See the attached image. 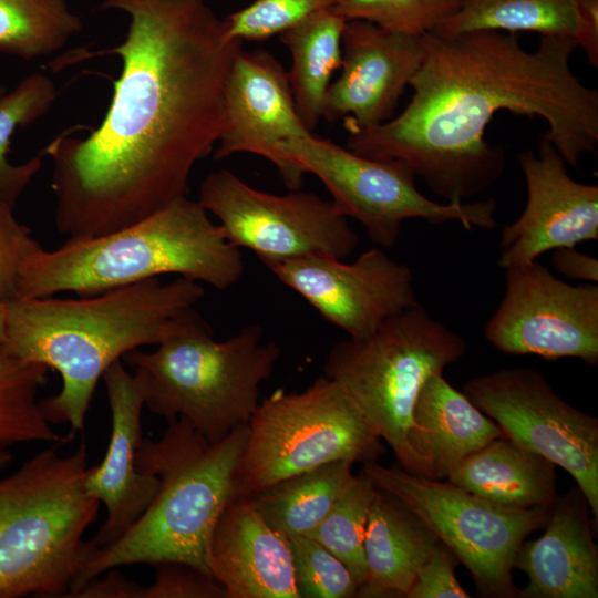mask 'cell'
Masks as SVG:
<instances>
[{
  "instance_id": "cell-1",
  "label": "cell",
  "mask_w": 598,
  "mask_h": 598,
  "mask_svg": "<svg viewBox=\"0 0 598 598\" xmlns=\"http://www.w3.org/2000/svg\"><path fill=\"white\" fill-rule=\"evenodd\" d=\"M101 9L130 18L121 44L87 53L122 60L110 107L87 137L65 131L43 150L55 227L68 238L111 234L187 196L195 164L224 131L225 83L243 44L205 0H104Z\"/></svg>"
},
{
  "instance_id": "cell-2",
  "label": "cell",
  "mask_w": 598,
  "mask_h": 598,
  "mask_svg": "<svg viewBox=\"0 0 598 598\" xmlns=\"http://www.w3.org/2000/svg\"><path fill=\"white\" fill-rule=\"evenodd\" d=\"M421 38L424 58L409 104L382 124L348 130L353 153L399 161L447 203H463L505 171L504 147L484 140L499 111L542 117L543 136L574 168L597 152L598 91L570 69L574 40L542 35L530 52L516 33L496 30Z\"/></svg>"
},
{
  "instance_id": "cell-3",
  "label": "cell",
  "mask_w": 598,
  "mask_h": 598,
  "mask_svg": "<svg viewBox=\"0 0 598 598\" xmlns=\"http://www.w3.org/2000/svg\"><path fill=\"white\" fill-rule=\"evenodd\" d=\"M205 295L200 282L158 277L80 299L14 298L6 303L2 352L58 371L62 388L39 401L51 425L74 439L85 426L97 382L127 352L173 336Z\"/></svg>"
},
{
  "instance_id": "cell-4",
  "label": "cell",
  "mask_w": 598,
  "mask_h": 598,
  "mask_svg": "<svg viewBox=\"0 0 598 598\" xmlns=\"http://www.w3.org/2000/svg\"><path fill=\"white\" fill-rule=\"evenodd\" d=\"M247 437L244 424L210 442L183 417L168 421L157 440L143 437L137 467L159 478L158 491L120 538L96 549L66 598L91 579L125 565L177 561L210 575L208 553L216 523L243 496L240 465Z\"/></svg>"
},
{
  "instance_id": "cell-5",
  "label": "cell",
  "mask_w": 598,
  "mask_h": 598,
  "mask_svg": "<svg viewBox=\"0 0 598 598\" xmlns=\"http://www.w3.org/2000/svg\"><path fill=\"white\" fill-rule=\"evenodd\" d=\"M244 268L240 249L221 226L197 200L183 196L120 230L68 238L54 250L30 254L20 266L17 297L66 291L89 297L168 274L226 290Z\"/></svg>"
},
{
  "instance_id": "cell-6",
  "label": "cell",
  "mask_w": 598,
  "mask_h": 598,
  "mask_svg": "<svg viewBox=\"0 0 598 598\" xmlns=\"http://www.w3.org/2000/svg\"><path fill=\"white\" fill-rule=\"evenodd\" d=\"M56 446L0 478V598H66L96 551L84 539L100 509L86 442L66 456Z\"/></svg>"
},
{
  "instance_id": "cell-7",
  "label": "cell",
  "mask_w": 598,
  "mask_h": 598,
  "mask_svg": "<svg viewBox=\"0 0 598 598\" xmlns=\"http://www.w3.org/2000/svg\"><path fill=\"white\" fill-rule=\"evenodd\" d=\"M280 357L258 324L216 341L195 310L151 352L134 349L123 360L133 369L145 406L167 422L185 419L210 442L248 424L261 401L260 385Z\"/></svg>"
},
{
  "instance_id": "cell-8",
  "label": "cell",
  "mask_w": 598,
  "mask_h": 598,
  "mask_svg": "<svg viewBox=\"0 0 598 598\" xmlns=\"http://www.w3.org/2000/svg\"><path fill=\"white\" fill-rule=\"evenodd\" d=\"M466 341L420 303L386 320L365 339L336 342L324 377L337 381L402 468L424 476L412 445L413 410L426 380L457 362Z\"/></svg>"
},
{
  "instance_id": "cell-9",
  "label": "cell",
  "mask_w": 598,
  "mask_h": 598,
  "mask_svg": "<svg viewBox=\"0 0 598 598\" xmlns=\"http://www.w3.org/2000/svg\"><path fill=\"white\" fill-rule=\"evenodd\" d=\"M385 451L342 386L320 377L303 391L261 399L248 422L240 491L250 496L323 464L378 461Z\"/></svg>"
},
{
  "instance_id": "cell-10",
  "label": "cell",
  "mask_w": 598,
  "mask_h": 598,
  "mask_svg": "<svg viewBox=\"0 0 598 598\" xmlns=\"http://www.w3.org/2000/svg\"><path fill=\"white\" fill-rule=\"evenodd\" d=\"M361 473L400 499L471 573L481 596L517 597L512 571L526 537L544 528L549 509L504 507L448 480H434L378 461Z\"/></svg>"
},
{
  "instance_id": "cell-11",
  "label": "cell",
  "mask_w": 598,
  "mask_h": 598,
  "mask_svg": "<svg viewBox=\"0 0 598 598\" xmlns=\"http://www.w3.org/2000/svg\"><path fill=\"white\" fill-rule=\"evenodd\" d=\"M286 156L305 173L316 175L347 218L359 221L377 246L391 248L403 221L421 218L432 224L456 221L463 228L497 226L494 198L437 203L415 186V175L399 161L372 159L313 134L286 141Z\"/></svg>"
},
{
  "instance_id": "cell-12",
  "label": "cell",
  "mask_w": 598,
  "mask_h": 598,
  "mask_svg": "<svg viewBox=\"0 0 598 598\" xmlns=\"http://www.w3.org/2000/svg\"><path fill=\"white\" fill-rule=\"evenodd\" d=\"M197 202L219 220L230 244L251 250L265 266L305 256L343 260L359 244L332 200L299 189L269 194L228 169L205 177Z\"/></svg>"
},
{
  "instance_id": "cell-13",
  "label": "cell",
  "mask_w": 598,
  "mask_h": 598,
  "mask_svg": "<svg viewBox=\"0 0 598 598\" xmlns=\"http://www.w3.org/2000/svg\"><path fill=\"white\" fill-rule=\"evenodd\" d=\"M463 393L504 436L568 472L598 520V420L560 398L529 368L501 369L468 380Z\"/></svg>"
},
{
  "instance_id": "cell-14",
  "label": "cell",
  "mask_w": 598,
  "mask_h": 598,
  "mask_svg": "<svg viewBox=\"0 0 598 598\" xmlns=\"http://www.w3.org/2000/svg\"><path fill=\"white\" fill-rule=\"evenodd\" d=\"M504 297L484 334L499 352L598 363V286L570 285L537 260L505 269Z\"/></svg>"
},
{
  "instance_id": "cell-15",
  "label": "cell",
  "mask_w": 598,
  "mask_h": 598,
  "mask_svg": "<svg viewBox=\"0 0 598 598\" xmlns=\"http://www.w3.org/2000/svg\"><path fill=\"white\" fill-rule=\"evenodd\" d=\"M266 267L329 323L351 339H365L419 301L409 266L373 247L353 262L305 256Z\"/></svg>"
},
{
  "instance_id": "cell-16",
  "label": "cell",
  "mask_w": 598,
  "mask_h": 598,
  "mask_svg": "<svg viewBox=\"0 0 598 598\" xmlns=\"http://www.w3.org/2000/svg\"><path fill=\"white\" fill-rule=\"evenodd\" d=\"M225 127L215 159L236 153L267 158L287 188L299 189L305 172L281 150L283 142L312 134L300 120L287 71L269 52L240 49L230 65L224 92Z\"/></svg>"
},
{
  "instance_id": "cell-17",
  "label": "cell",
  "mask_w": 598,
  "mask_h": 598,
  "mask_svg": "<svg viewBox=\"0 0 598 598\" xmlns=\"http://www.w3.org/2000/svg\"><path fill=\"white\" fill-rule=\"evenodd\" d=\"M527 186L520 216L501 231L498 267L537 260L549 250L598 239V186L570 177L566 162L544 136L518 155Z\"/></svg>"
},
{
  "instance_id": "cell-18",
  "label": "cell",
  "mask_w": 598,
  "mask_h": 598,
  "mask_svg": "<svg viewBox=\"0 0 598 598\" xmlns=\"http://www.w3.org/2000/svg\"><path fill=\"white\" fill-rule=\"evenodd\" d=\"M341 74L330 83L322 117L343 118L346 131L392 118L398 102L419 71L421 35L393 33L363 20H349L341 39Z\"/></svg>"
},
{
  "instance_id": "cell-19",
  "label": "cell",
  "mask_w": 598,
  "mask_h": 598,
  "mask_svg": "<svg viewBox=\"0 0 598 598\" xmlns=\"http://www.w3.org/2000/svg\"><path fill=\"white\" fill-rule=\"evenodd\" d=\"M102 379L111 411V436L104 458L89 468L84 481L86 493L106 508L104 523L89 539L95 549L120 538L142 516L159 487L157 476L137 467L145 406L138 381L121 360L114 362Z\"/></svg>"
},
{
  "instance_id": "cell-20",
  "label": "cell",
  "mask_w": 598,
  "mask_h": 598,
  "mask_svg": "<svg viewBox=\"0 0 598 598\" xmlns=\"http://www.w3.org/2000/svg\"><path fill=\"white\" fill-rule=\"evenodd\" d=\"M208 565L227 598H299L288 538L266 522L250 496L235 498L221 513Z\"/></svg>"
},
{
  "instance_id": "cell-21",
  "label": "cell",
  "mask_w": 598,
  "mask_h": 598,
  "mask_svg": "<svg viewBox=\"0 0 598 598\" xmlns=\"http://www.w3.org/2000/svg\"><path fill=\"white\" fill-rule=\"evenodd\" d=\"M589 509L578 487L556 496L545 533L535 540H524L516 554L514 568L528 577L517 597H598V546Z\"/></svg>"
},
{
  "instance_id": "cell-22",
  "label": "cell",
  "mask_w": 598,
  "mask_h": 598,
  "mask_svg": "<svg viewBox=\"0 0 598 598\" xmlns=\"http://www.w3.org/2000/svg\"><path fill=\"white\" fill-rule=\"evenodd\" d=\"M412 445L424 476L447 478L466 456L504 433L443 373L431 375L423 384L413 410Z\"/></svg>"
},
{
  "instance_id": "cell-23",
  "label": "cell",
  "mask_w": 598,
  "mask_h": 598,
  "mask_svg": "<svg viewBox=\"0 0 598 598\" xmlns=\"http://www.w3.org/2000/svg\"><path fill=\"white\" fill-rule=\"evenodd\" d=\"M440 543L400 499L377 487L364 535L367 575L357 597H406Z\"/></svg>"
},
{
  "instance_id": "cell-24",
  "label": "cell",
  "mask_w": 598,
  "mask_h": 598,
  "mask_svg": "<svg viewBox=\"0 0 598 598\" xmlns=\"http://www.w3.org/2000/svg\"><path fill=\"white\" fill-rule=\"evenodd\" d=\"M458 1L457 12L434 32L455 35L476 30L528 31L571 39L598 68V0Z\"/></svg>"
},
{
  "instance_id": "cell-25",
  "label": "cell",
  "mask_w": 598,
  "mask_h": 598,
  "mask_svg": "<svg viewBox=\"0 0 598 598\" xmlns=\"http://www.w3.org/2000/svg\"><path fill=\"white\" fill-rule=\"evenodd\" d=\"M447 480L492 503L516 509H549L557 496L556 465L506 436L466 456Z\"/></svg>"
},
{
  "instance_id": "cell-26",
  "label": "cell",
  "mask_w": 598,
  "mask_h": 598,
  "mask_svg": "<svg viewBox=\"0 0 598 598\" xmlns=\"http://www.w3.org/2000/svg\"><path fill=\"white\" fill-rule=\"evenodd\" d=\"M347 20L332 9L316 12L279 34L291 54L288 80L298 115L312 132L323 114L330 80L341 66Z\"/></svg>"
},
{
  "instance_id": "cell-27",
  "label": "cell",
  "mask_w": 598,
  "mask_h": 598,
  "mask_svg": "<svg viewBox=\"0 0 598 598\" xmlns=\"http://www.w3.org/2000/svg\"><path fill=\"white\" fill-rule=\"evenodd\" d=\"M353 463L336 461L250 495L266 522L286 536L308 535L354 478Z\"/></svg>"
},
{
  "instance_id": "cell-28",
  "label": "cell",
  "mask_w": 598,
  "mask_h": 598,
  "mask_svg": "<svg viewBox=\"0 0 598 598\" xmlns=\"http://www.w3.org/2000/svg\"><path fill=\"white\" fill-rule=\"evenodd\" d=\"M48 370L0 351V448L34 442L64 445L73 440L59 434L40 410L38 393Z\"/></svg>"
},
{
  "instance_id": "cell-29",
  "label": "cell",
  "mask_w": 598,
  "mask_h": 598,
  "mask_svg": "<svg viewBox=\"0 0 598 598\" xmlns=\"http://www.w3.org/2000/svg\"><path fill=\"white\" fill-rule=\"evenodd\" d=\"M82 28L66 0H0V52L31 60L61 50Z\"/></svg>"
},
{
  "instance_id": "cell-30",
  "label": "cell",
  "mask_w": 598,
  "mask_h": 598,
  "mask_svg": "<svg viewBox=\"0 0 598 598\" xmlns=\"http://www.w3.org/2000/svg\"><path fill=\"white\" fill-rule=\"evenodd\" d=\"M58 96L52 80L43 73L24 78L0 99V203L16 207L19 197L41 169L44 152L30 161L11 164L7 156L17 128H22L44 115Z\"/></svg>"
},
{
  "instance_id": "cell-31",
  "label": "cell",
  "mask_w": 598,
  "mask_h": 598,
  "mask_svg": "<svg viewBox=\"0 0 598 598\" xmlns=\"http://www.w3.org/2000/svg\"><path fill=\"white\" fill-rule=\"evenodd\" d=\"M375 489V484L367 475H354L326 517L307 535L337 556L359 587L367 575L364 535Z\"/></svg>"
},
{
  "instance_id": "cell-32",
  "label": "cell",
  "mask_w": 598,
  "mask_h": 598,
  "mask_svg": "<svg viewBox=\"0 0 598 598\" xmlns=\"http://www.w3.org/2000/svg\"><path fill=\"white\" fill-rule=\"evenodd\" d=\"M460 8L458 0H339L332 10L344 20H363L410 35L437 30Z\"/></svg>"
},
{
  "instance_id": "cell-33",
  "label": "cell",
  "mask_w": 598,
  "mask_h": 598,
  "mask_svg": "<svg viewBox=\"0 0 598 598\" xmlns=\"http://www.w3.org/2000/svg\"><path fill=\"white\" fill-rule=\"evenodd\" d=\"M287 538L299 598L357 597L359 586L337 556L310 536Z\"/></svg>"
},
{
  "instance_id": "cell-34",
  "label": "cell",
  "mask_w": 598,
  "mask_h": 598,
  "mask_svg": "<svg viewBox=\"0 0 598 598\" xmlns=\"http://www.w3.org/2000/svg\"><path fill=\"white\" fill-rule=\"evenodd\" d=\"M339 0H256L225 18L228 35L240 41H266L309 16L332 9Z\"/></svg>"
},
{
  "instance_id": "cell-35",
  "label": "cell",
  "mask_w": 598,
  "mask_h": 598,
  "mask_svg": "<svg viewBox=\"0 0 598 598\" xmlns=\"http://www.w3.org/2000/svg\"><path fill=\"white\" fill-rule=\"evenodd\" d=\"M41 248L31 230L13 216V208L0 203V302L17 298L20 266Z\"/></svg>"
},
{
  "instance_id": "cell-36",
  "label": "cell",
  "mask_w": 598,
  "mask_h": 598,
  "mask_svg": "<svg viewBox=\"0 0 598 598\" xmlns=\"http://www.w3.org/2000/svg\"><path fill=\"white\" fill-rule=\"evenodd\" d=\"M143 598H227L224 587L210 575L188 564L156 565L154 581L144 586Z\"/></svg>"
},
{
  "instance_id": "cell-37",
  "label": "cell",
  "mask_w": 598,
  "mask_h": 598,
  "mask_svg": "<svg viewBox=\"0 0 598 598\" xmlns=\"http://www.w3.org/2000/svg\"><path fill=\"white\" fill-rule=\"evenodd\" d=\"M455 556L442 543L420 568L408 598H470L457 581Z\"/></svg>"
},
{
  "instance_id": "cell-38",
  "label": "cell",
  "mask_w": 598,
  "mask_h": 598,
  "mask_svg": "<svg viewBox=\"0 0 598 598\" xmlns=\"http://www.w3.org/2000/svg\"><path fill=\"white\" fill-rule=\"evenodd\" d=\"M109 571L87 581L72 598H143L144 586L117 570Z\"/></svg>"
},
{
  "instance_id": "cell-39",
  "label": "cell",
  "mask_w": 598,
  "mask_h": 598,
  "mask_svg": "<svg viewBox=\"0 0 598 598\" xmlns=\"http://www.w3.org/2000/svg\"><path fill=\"white\" fill-rule=\"evenodd\" d=\"M551 261L558 272L571 280L598 282V260L577 250L576 247L555 249Z\"/></svg>"
},
{
  "instance_id": "cell-40",
  "label": "cell",
  "mask_w": 598,
  "mask_h": 598,
  "mask_svg": "<svg viewBox=\"0 0 598 598\" xmlns=\"http://www.w3.org/2000/svg\"><path fill=\"white\" fill-rule=\"evenodd\" d=\"M6 337V303L0 302V351L2 350Z\"/></svg>"
},
{
  "instance_id": "cell-41",
  "label": "cell",
  "mask_w": 598,
  "mask_h": 598,
  "mask_svg": "<svg viewBox=\"0 0 598 598\" xmlns=\"http://www.w3.org/2000/svg\"><path fill=\"white\" fill-rule=\"evenodd\" d=\"M12 456L6 448H0V473L11 463Z\"/></svg>"
},
{
  "instance_id": "cell-42",
  "label": "cell",
  "mask_w": 598,
  "mask_h": 598,
  "mask_svg": "<svg viewBox=\"0 0 598 598\" xmlns=\"http://www.w3.org/2000/svg\"><path fill=\"white\" fill-rule=\"evenodd\" d=\"M7 93V89L6 86H3L2 84H0V99Z\"/></svg>"
}]
</instances>
